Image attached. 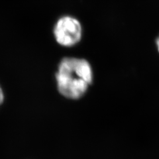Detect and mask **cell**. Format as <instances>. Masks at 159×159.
<instances>
[{
	"mask_svg": "<svg viewBox=\"0 0 159 159\" xmlns=\"http://www.w3.org/2000/svg\"><path fill=\"white\" fill-rule=\"evenodd\" d=\"M93 80L90 64L85 59L64 58L60 62L56 81L60 93L68 99L82 98Z\"/></svg>",
	"mask_w": 159,
	"mask_h": 159,
	"instance_id": "6da1fadb",
	"label": "cell"
},
{
	"mask_svg": "<svg viewBox=\"0 0 159 159\" xmlns=\"http://www.w3.org/2000/svg\"><path fill=\"white\" fill-rule=\"evenodd\" d=\"M82 34L80 23L70 16H64L58 19L54 29V34L57 43L66 47L76 45L81 40Z\"/></svg>",
	"mask_w": 159,
	"mask_h": 159,
	"instance_id": "7a4b0ae2",
	"label": "cell"
},
{
	"mask_svg": "<svg viewBox=\"0 0 159 159\" xmlns=\"http://www.w3.org/2000/svg\"><path fill=\"white\" fill-rule=\"evenodd\" d=\"M3 100H4V94L1 86H0V106H1L2 103L3 102Z\"/></svg>",
	"mask_w": 159,
	"mask_h": 159,
	"instance_id": "3957f363",
	"label": "cell"
},
{
	"mask_svg": "<svg viewBox=\"0 0 159 159\" xmlns=\"http://www.w3.org/2000/svg\"><path fill=\"white\" fill-rule=\"evenodd\" d=\"M157 44H158V51H159V39L157 41Z\"/></svg>",
	"mask_w": 159,
	"mask_h": 159,
	"instance_id": "277c9868",
	"label": "cell"
}]
</instances>
